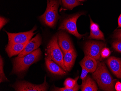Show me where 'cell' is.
<instances>
[{
	"label": "cell",
	"mask_w": 121,
	"mask_h": 91,
	"mask_svg": "<svg viewBox=\"0 0 121 91\" xmlns=\"http://www.w3.org/2000/svg\"><path fill=\"white\" fill-rule=\"evenodd\" d=\"M79 1H83V0H78Z\"/></svg>",
	"instance_id": "28"
},
{
	"label": "cell",
	"mask_w": 121,
	"mask_h": 91,
	"mask_svg": "<svg viewBox=\"0 0 121 91\" xmlns=\"http://www.w3.org/2000/svg\"><path fill=\"white\" fill-rule=\"evenodd\" d=\"M110 54V51L108 48H104L101 51V56L104 58L108 57Z\"/></svg>",
	"instance_id": "22"
},
{
	"label": "cell",
	"mask_w": 121,
	"mask_h": 91,
	"mask_svg": "<svg viewBox=\"0 0 121 91\" xmlns=\"http://www.w3.org/2000/svg\"><path fill=\"white\" fill-rule=\"evenodd\" d=\"M83 14V13H77L65 19L58 29L66 30L77 38L81 39L85 35L80 34L78 33L76 23L77 19Z\"/></svg>",
	"instance_id": "5"
},
{
	"label": "cell",
	"mask_w": 121,
	"mask_h": 91,
	"mask_svg": "<svg viewBox=\"0 0 121 91\" xmlns=\"http://www.w3.org/2000/svg\"><path fill=\"white\" fill-rule=\"evenodd\" d=\"M0 82L8 81L7 78L5 77V75L3 72V61L1 56H0Z\"/></svg>",
	"instance_id": "20"
},
{
	"label": "cell",
	"mask_w": 121,
	"mask_h": 91,
	"mask_svg": "<svg viewBox=\"0 0 121 91\" xmlns=\"http://www.w3.org/2000/svg\"><path fill=\"white\" fill-rule=\"evenodd\" d=\"M47 6L44 13L40 17L43 23L50 27L53 28L59 18L58 9L60 0H47Z\"/></svg>",
	"instance_id": "3"
},
{
	"label": "cell",
	"mask_w": 121,
	"mask_h": 91,
	"mask_svg": "<svg viewBox=\"0 0 121 91\" xmlns=\"http://www.w3.org/2000/svg\"><path fill=\"white\" fill-rule=\"evenodd\" d=\"M90 20V34L88 38L105 41L104 34L100 30L99 25L93 22L91 18Z\"/></svg>",
	"instance_id": "15"
},
{
	"label": "cell",
	"mask_w": 121,
	"mask_h": 91,
	"mask_svg": "<svg viewBox=\"0 0 121 91\" xmlns=\"http://www.w3.org/2000/svg\"><path fill=\"white\" fill-rule=\"evenodd\" d=\"M118 28H121V13L118 19Z\"/></svg>",
	"instance_id": "27"
},
{
	"label": "cell",
	"mask_w": 121,
	"mask_h": 91,
	"mask_svg": "<svg viewBox=\"0 0 121 91\" xmlns=\"http://www.w3.org/2000/svg\"><path fill=\"white\" fill-rule=\"evenodd\" d=\"M41 55L40 49L38 48L24 57L14 58L11 73L20 74L26 71L31 65L40 60Z\"/></svg>",
	"instance_id": "2"
},
{
	"label": "cell",
	"mask_w": 121,
	"mask_h": 91,
	"mask_svg": "<svg viewBox=\"0 0 121 91\" xmlns=\"http://www.w3.org/2000/svg\"><path fill=\"white\" fill-rule=\"evenodd\" d=\"M81 66L82 68V71L81 74L80 78L82 79V80H83L87 76V75L88 73H89V72L83 66Z\"/></svg>",
	"instance_id": "23"
},
{
	"label": "cell",
	"mask_w": 121,
	"mask_h": 91,
	"mask_svg": "<svg viewBox=\"0 0 121 91\" xmlns=\"http://www.w3.org/2000/svg\"><path fill=\"white\" fill-rule=\"evenodd\" d=\"M113 38L121 40V29L116 30L114 32Z\"/></svg>",
	"instance_id": "24"
},
{
	"label": "cell",
	"mask_w": 121,
	"mask_h": 91,
	"mask_svg": "<svg viewBox=\"0 0 121 91\" xmlns=\"http://www.w3.org/2000/svg\"><path fill=\"white\" fill-rule=\"evenodd\" d=\"M92 77L100 89L104 91H115L117 80L113 79L104 62H98L96 70L92 74Z\"/></svg>",
	"instance_id": "1"
},
{
	"label": "cell",
	"mask_w": 121,
	"mask_h": 91,
	"mask_svg": "<svg viewBox=\"0 0 121 91\" xmlns=\"http://www.w3.org/2000/svg\"><path fill=\"white\" fill-rule=\"evenodd\" d=\"M48 87L45 77L44 82L41 85L32 84L26 81H20L17 83L14 87L16 91H45L47 90Z\"/></svg>",
	"instance_id": "8"
},
{
	"label": "cell",
	"mask_w": 121,
	"mask_h": 91,
	"mask_svg": "<svg viewBox=\"0 0 121 91\" xmlns=\"http://www.w3.org/2000/svg\"><path fill=\"white\" fill-rule=\"evenodd\" d=\"M0 30H1L2 28L3 27V26L5 25L7 23L8 21L4 17H0Z\"/></svg>",
	"instance_id": "25"
},
{
	"label": "cell",
	"mask_w": 121,
	"mask_h": 91,
	"mask_svg": "<svg viewBox=\"0 0 121 91\" xmlns=\"http://www.w3.org/2000/svg\"><path fill=\"white\" fill-rule=\"evenodd\" d=\"M36 28L35 26L30 31L18 33H11L5 31L8 35V44H22L29 41L35 34L34 32Z\"/></svg>",
	"instance_id": "7"
},
{
	"label": "cell",
	"mask_w": 121,
	"mask_h": 91,
	"mask_svg": "<svg viewBox=\"0 0 121 91\" xmlns=\"http://www.w3.org/2000/svg\"><path fill=\"white\" fill-rule=\"evenodd\" d=\"M115 90L117 91H121V83L118 81L115 86Z\"/></svg>",
	"instance_id": "26"
},
{
	"label": "cell",
	"mask_w": 121,
	"mask_h": 91,
	"mask_svg": "<svg viewBox=\"0 0 121 91\" xmlns=\"http://www.w3.org/2000/svg\"><path fill=\"white\" fill-rule=\"evenodd\" d=\"M65 66L67 71H70L74 64L77 57V53L73 48L63 54Z\"/></svg>",
	"instance_id": "14"
},
{
	"label": "cell",
	"mask_w": 121,
	"mask_h": 91,
	"mask_svg": "<svg viewBox=\"0 0 121 91\" xmlns=\"http://www.w3.org/2000/svg\"><path fill=\"white\" fill-rule=\"evenodd\" d=\"M41 36L39 34L28 42L23 50L19 54L18 57H24L37 49L41 44Z\"/></svg>",
	"instance_id": "9"
},
{
	"label": "cell",
	"mask_w": 121,
	"mask_h": 91,
	"mask_svg": "<svg viewBox=\"0 0 121 91\" xmlns=\"http://www.w3.org/2000/svg\"><path fill=\"white\" fill-rule=\"evenodd\" d=\"M107 64L113 74L117 78L121 79V60L115 57H111L107 60Z\"/></svg>",
	"instance_id": "12"
},
{
	"label": "cell",
	"mask_w": 121,
	"mask_h": 91,
	"mask_svg": "<svg viewBox=\"0 0 121 91\" xmlns=\"http://www.w3.org/2000/svg\"><path fill=\"white\" fill-rule=\"evenodd\" d=\"M58 44L63 54L74 48L70 37L67 34L61 32L58 34Z\"/></svg>",
	"instance_id": "10"
},
{
	"label": "cell",
	"mask_w": 121,
	"mask_h": 91,
	"mask_svg": "<svg viewBox=\"0 0 121 91\" xmlns=\"http://www.w3.org/2000/svg\"><path fill=\"white\" fill-rule=\"evenodd\" d=\"M79 77L78 76L75 79L71 78H68L64 82L65 87L62 88L55 87L53 91H77L80 89L81 86H79L77 83Z\"/></svg>",
	"instance_id": "11"
},
{
	"label": "cell",
	"mask_w": 121,
	"mask_h": 91,
	"mask_svg": "<svg viewBox=\"0 0 121 91\" xmlns=\"http://www.w3.org/2000/svg\"><path fill=\"white\" fill-rule=\"evenodd\" d=\"M112 46L116 51L121 53V40L117 39L114 41L112 44Z\"/></svg>",
	"instance_id": "21"
},
{
	"label": "cell",
	"mask_w": 121,
	"mask_h": 91,
	"mask_svg": "<svg viewBox=\"0 0 121 91\" xmlns=\"http://www.w3.org/2000/svg\"><path fill=\"white\" fill-rule=\"evenodd\" d=\"M63 6L68 9H72L77 6L82 5L78 0H62Z\"/></svg>",
	"instance_id": "19"
},
{
	"label": "cell",
	"mask_w": 121,
	"mask_h": 91,
	"mask_svg": "<svg viewBox=\"0 0 121 91\" xmlns=\"http://www.w3.org/2000/svg\"><path fill=\"white\" fill-rule=\"evenodd\" d=\"M106 46V44L102 42L94 41H87L84 48L85 56H90L96 60H99L101 56V51Z\"/></svg>",
	"instance_id": "6"
},
{
	"label": "cell",
	"mask_w": 121,
	"mask_h": 91,
	"mask_svg": "<svg viewBox=\"0 0 121 91\" xmlns=\"http://www.w3.org/2000/svg\"><path fill=\"white\" fill-rule=\"evenodd\" d=\"M81 87L82 91H96L98 90L95 82L89 76H87L82 80Z\"/></svg>",
	"instance_id": "18"
},
{
	"label": "cell",
	"mask_w": 121,
	"mask_h": 91,
	"mask_svg": "<svg viewBox=\"0 0 121 91\" xmlns=\"http://www.w3.org/2000/svg\"><path fill=\"white\" fill-rule=\"evenodd\" d=\"M29 41L22 44H8L7 47L5 48V51L8 56L11 57L13 56L19 54L23 50Z\"/></svg>",
	"instance_id": "16"
},
{
	"label": "cell",
	"mask_w": 121,
	"mask_h": 91,
	"mask_svg": "<svg viewBox=\"0 0 121 91\" xmlns=\"http://www.w3.org/2000/svg\"><path fill=\"white\" fill-rule=\"evenodd\" d=\"M45 64L49 72L58 76H64L67 72L58 64L49 58L47 56L45 58Z\"/></svg>",
	"instance_id": "13"
},
{
	"label": "cell",
	"mask_w": 121,
	"mask_h": 91,
	"mask_svg": "<svg viewBox=\"0 0 121 91\" xmlns=\"http://www.w3.org/2000/svg\"><path fill=\"white\" fill-rule=\"evenodd\" d=\"M96 61L92 57L85 56L80 62V65L83 66L90 73H93L97 68L98 62Z\"/></svg>",
	"instance_id": "17"
},
{
	"label": "cell",
	"mask_w": 121,
	"mask_h": 91,
	"mask_svg": "<svg viewBox=\"0 0 121 91\" xmlns=\"http://www.w3.org/2000/svg\"><path fill=\"white\" fill-rule=\"evenodd\" d=\"M47 55L52 61L55 62L66 72L67 69L64 64V55L58 43L57 35L52 37L47 48Z\"/></svg>",
	"instance_id": "4"
}]
</instances>
